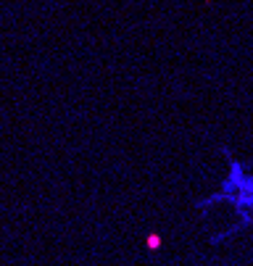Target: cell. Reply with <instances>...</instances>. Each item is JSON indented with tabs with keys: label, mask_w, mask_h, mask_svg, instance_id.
Returning a JSON list of instances; mask_svg holds the SVG:
<instances>
[{
	"label": "cell",
	"mask_w": 253,
	"mask_h": 266,
	"mask_svg": "<svg viewBox=\"0 0 253 266\" xmlns=\"http://www.w3.org/2000/svg\"><path fill=\"white\" fill-rule=\"evenodd\" d=\"M148 245H151V248H158V245H161V237H158V235H151V237H148Z\"/></svg>",
	"instance_id": "1"
}]
</instances>
